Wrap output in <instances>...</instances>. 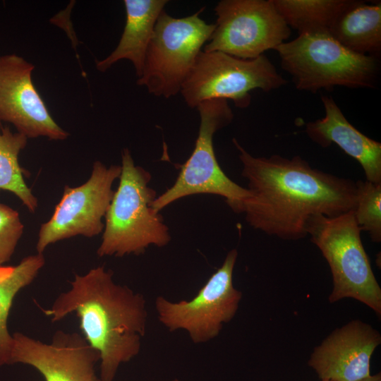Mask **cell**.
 I'll return each instance as SVG.
<instances>
[{
  "label": "cell",
  "mask_w": 381,
  "mask_h": 381,
  "mask_svg": "<svg viewBox=\"0 0 381 381\" xmlns=\"http://www.w3.org/2000/svg\"><path fill=\"white\" fill-rule=\"evenodd\" d=\"M214 30L203 52L253 59L285 42L291 28L272 0H222L214 8Z\"/></svg>",
  "instance_id": "obj_10"
},
{
  "label": "cell",
  "mask_w": 381,
  "mask_h": 381,
  "mask_svg": "<svg viewBox=\"0 0 381 381\" xmlns=\"http://www.w3.org/2000/svg\"><path fill=\"white\" fill-rule=\"evenodd\" d=\"M119 183L104 217L99 257L139 255L150 246H166L168 226L152 206L156 191L148 184L149 171L135 164L128 149L121 155Z\"/></svg>",
  "instance_id": "obj_3"
},
{
  "label": "cell",
  "mask_w": 381,
  "mask_h": 381,
  "mask_svg": "<svg viewBox=\"0 0 381 381\" xmlns=\"http://www.w3.org/2000/svg\"><path fill=\"white\" fill-rule=\"evenodd\" d=\"M241 175L250 195L243 205L255 229L284 240L306 237L310 218L334 217L353 210L356 182L312 167L300 156L254 157L237 141Z\"/></svg>",
  "instance_id": "obj_1"
},
{
  "label": "cell",
  "mask_w": 381,
  "mask_h": 381,
  "mask_svg": "<svg viewBox=\"0 0 381 381\" xmlns=\"http://www.w3.org/2000/svg\"><path fill=\"white\" fill-rule=\"evenodd\" d=\"M121 170L119 165L107 167L97 161L85 183L75 188L66 186L52 216L40 226L37 253H43L49 245L64 239L76 236L91 238L102 232V219L114 193L112 185L119 178Z\"/></svg>",
  "instance_id": "obj_11"
},
{
  "label": "cell",
  "mask_w": 381,
  "mask_h": 381,
  "mask_svg": "<svg viewBox=\"0 0 381 381\" xmlns=\"http://www.w3.org/2000/svg\"><path fill=\"white\" fill-rule=\"evenodd\" d=\"M325 116L306 124L308 137L322 147L332 143L359 162L366 181L381 183V143L357 130L332 97H321Z\"/></svg>",
  "instance_id": "obj_15"
},
{
  "label": "cell",
  "mask_w": 381,
  "mask_h": 381,
  "mask_svg": "<svg viewBox=\"0 0 381 381\" xmlns=\"http://www.w3.org/2000/svg\"><path fill=\"white\" fill-rule=\"evenodd\" d=\"M381 343L380 332L361 320L334 330L308 360L321 380L356 381L368 377L370 362Z\"/></svg>",
  "instance_id": "obj_14"
},
{
  "label": "cell",
  "mask_w": 381,
  "mask_h": 381,
  "mask_svg": "<svg viewBox=\"0 0 381 381\" xmlns=\"http://www.w3.org/2000/svg\"><path fill=\"white\" fill-rule=\"evenodd\" d=\"M34 66L12 54L0 56V121L27 138L64 140L68 133L52 119L32 81Z\"/></svg>",
  "instance_id": "obj_13"
},
{
  "label": "cell",
  "mask_w": 381,
  "mask_h": 381,
  "mask_svg": "<svg viewBox=\"0 0 381 381\" xmlns=\"http://www.w3.org/2000/svg\"><path fill=\"white\" fill-rule=\"evenodd\" d=\"M346 0H272L290 28L298 35L328 32Z\"/></svg>",
  "instance_id": "obj_19"
},
{
  "label": "cell",
  "mask_w": 381,
  "mask_h": 381,
  "mask_svg": "<svg viewBox=\"0 0 381 381\" xmlns=\"http://www.w3.org/2000/svg\"><path fill=\"white\" fill-rule=\"evenodd\" d=\"M167 3V0H124L126 19L122 35L116 49L97 61V70L106 71L117 61L127 59L140 78L156 22Z\"/></svg>",
  "instance_id": "obj_16"
},
{
  "label": "cell",
  "mask_w": 381,
  "mask_h": 381,
  "mask_svg": "<svg viewBox=\"0 0 381 381\" xmlns=\"http://www.w3.org/2000/svg\"><path fill=\"white\" fill-rule=\"evenodd\" d=\"M322 381H334V380H322ZM356 381H381V373H379L373 375H370L368 377H366L361 380H358Z\"/></svg>",
  "instance_id": "obj_23"
},
{
  "label": "cell",
  "mask_w": 381,
  "mask_h": 381,
  "mask_svg": "<svg viewBox=\"0 0 381 381\" xmlns=\"http://www.w3.org/2000/svg\"><path fill=\"white\" fill-rule=\"evenodd\" d=\"M45 264L43 253L24 258L14 266L0 265V367L8 365L13 337L8 319L16 294L31 284Z\"/></svg>",
  "instance_id": "obj_18"
},
{
  "label": "cell",
  "mask_w": 381,
  "mask_h": 381,
  "mask_svg": "<svg viewBox=\"0 0 381 381\" xmlns=\"http://www.w3.org/2000/svg\"><path fill=\"white\" fill-rule=\"evenodd\" d=\"M274 50L282 68L299 90L315 92L335 86L373 88L377 78L376 56L351 51L328 32L300 34Z\"/></svg>",
  "instance_id": "obj_4"
},
{
  "label": "cell",
  "mask_w": 381,
  "mask_h": 381,
  "mask_svg": "<svg viewBox=\"0 0 381 381\" xmlns=\"http://www.w3.org/2000/svg\"><path fill=\"white\" fill-rule=\"evenodd\" d=\"M23 229L18 212L0 202V265L11 260Z\"/></svg>",
  "instance_id": "obj_22"
},
{
  "label": "cell",
  "mask_w": 381,
  "mask_h": 381,
  "mask_svg": "<svg viewBox=\"0 0 381 381\" xmlns=\"http://www.w3.org/2000/svg\"><path fill=\"white\" fill-rule=\"evenodd\" d=\"M353 210L360 229L368 231L372 241H381V183L358 181Z\"/></svg>",
  "instance_id": "obj_21"
},
{
  "label": "cell",
  "mask_w": 381,
  "mask_h": 381,
  "mask_svg": "<svg viewBox=\"0 0 381 381\" xmlns=\"http://www.w3.org/2000/svg\"><path fill=\"white\" fill-rule=\"evenodd\" d=\"M307 234L327 260L332 276L330 303L351 298L381 315V289L361 238L353 210L334 217L312 216Z\"/></svg>",
  "instance_id": "obj_5"
},
{
  "label": "cell",
  "mask_w": 381,
  "mask_h": 381,
  "mask_svg": "<svg viewBox=\"0 0 381 381\" xmlns=\"http://www.w3.org/2000/svg\"><path fill=\"white\" fill-rule=\"evenodd\" d=\"M200 114V127L194 149L171 187L157 196L153 208L158 212L179 199L197 194H212L225 199L236 213H242L244 201L250 195L229 179L221 169L213 145V137L219 129L229 125L234 114L224 99L205 100L196 107Z\"/></svg>",
  "instance_id": "obj_6"
},
{
  "label": "cell",
  "mask_w": 381,
  "mask_h": 381,
  "mask_svg": "<svg viewBox=\"0 0 381 381\" xmlns=\"http://www.w3.org/2000/svg\"><path fill=\"white\" fill-rule=\"evenodd\" d=\"M27 141L24 135L13 133L0 121V190L13 193L30 212H35L38 206L37 199L25 181L18 161Z\"/></svg>",
  "instance_id": "obj_20"
},
{
  "label": "cell",
  "mask_w": 381,
  "mask_h": 381,
  "mask_svg": "<svg viewBox=\"0 0 381 381\" xmlns=\"http://www.w3.org/2000/svg\"><path fill=\"white\" fill-rule=\"evenodd\" d=\"M70 283L68 291L42 310L53 322L75 313L82 336L99 354L100 379L113 381L120 365L140 351L148 317L146 300L115 283L112 271L103 266L75 274Z\"/></svg>",
  "instance_id": "obj_2"
},
{
  "label": "cell",
  "mask_w": 381,
  "mask_h": 381,
  "mask_svg": "<svg viewBox=\"0 0 381 381\" xmlns=\"http://www.w3.org/2000/svg\"><path fill=\"white\" fill-rule=\"evenodd\" d=\"M286 83L265 54L243 59L202 50L180 92L191 108L212 99H231L236 107L246 108L251 101V90L270 92Z\"/></svg>",
  "instance_id": "obj_8"
},
{
  "label": "cell",
  "mask_w": 381,
  "mask_h": 381,
  "mask_svg": "<svg viewBox=\"0 0 381 381\" xmlns=\"http://www.w3.org/2000/svg\"><path fill=\"white\" fill-rule=\"evenodd\" d=\"M329 33L351 51L376 56L381 49V3L346 0Z\"/></svg>",
  "instance_id": "obj_17"
},
{
  "label": "cell",
  "mask_w": 381,
  "mask_h": 381,
  "mask_svg": "<svg viewBox=\"0 0 381 381\" xmlns=\"http://www.w3.org/2000/svg\"><path fill=\"white\" fill-rule=\"evenodd\" d=\"M237 256V250H231L221 267L190 300L171 302L157 296L155 307L160 323L169 332L185 330L196 344L217 337L224 324L235 316L242 298V292L233 284Z\"/></svg>",
  "instance_id": "obj_9"
},
{
  "label": "cell",
  "mask_w": 381,
  "mask_h": 381,
  "mask_svg": "<svg viewBox=\"0 0 381 381\" xmlns=\"http://www.w3.org/2000/svg\"><path fill=\"white\" fill-rule=\"evenodd\" d=\"M12 337L8 365H30L45 381H102L95 371L99 354L79 333L58 330L49 344L21 332Z\"/></svg>",
  "instance_id": "obj_12"
},
{
  "label": "cell",
  "mask_w": 381,
  "mask_h": 381,
  "mask_svg": "<svg viewBox=\"0 0 381 381\" xmlns=\"http://www.w3.org/2000/svg\"><path fill=\"white\" fill-rule=\"evenodd\" d=\"M172 381H180L179 379H174Z\"/></svg>",
  "instance_id": "obj_24"
},
{
  "label": "cell",
  "mask_w": 381,
  "mask_h": 381,
  "mask_svg": "<svg viewBox=\"0 0 381 381\" xmlns=\"http://www.w3.org/2000/svg\"><path fill=\"white\" fill-rule=\"evenodd\" d=\"M203 10L179 18L162 11L147 49L138 85L167 99L181 92L215 28V24H208L200 17Z\"/></svg>",
  "instance_id": "obj_7"
}]
</instances>
